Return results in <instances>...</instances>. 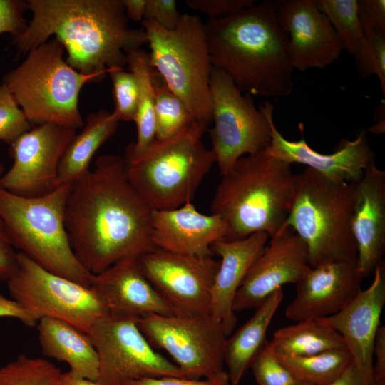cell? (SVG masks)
I'll list each match as a JSON object with an SVG mask.
<instances>
[{
	"instance_id": "obj_1",
	"label": "cell",
	"mask_w": 385,
	"mask_h": 385,
	"mask_svg": "<svg viewBox=\"0 0 385 385\" xmlns=\"http://www.w3.org/2000/svg\"><path fill=\"white\" fill-rule=\"evenodd\" d=\"M153 211L129 181L123 157L99 156L93 168L71 185L66 205L65 225L76 257L97 274L155 249Z\"/></svg>"
},
{
	"instance_id": "obj_2",
	"label": "cell",
	"mask_w": 385,
	"mask_h": 385,
	"mask_svg": "<svg viewBox=\"0 0 385 385\" xmlns=\"http://www.w3.org/2000/svg\"><path fill=\"white\" fill-rule=\"evenodd\" d=\"M33 16L14 37L18 53H28L54 36L67 51L66 63L101 79L123 68L126 53L147 43L143 29H130L122 0H28Z\"/></svg>"
},
{
	"instance_id": "obj_3",
	"label": "cell",
	"mask_w": 385,
	"mask_h": 385,
	"mask_svg": "<svg viewBox=\"0 0 385 385\" xmlns=\"http://www.w3.org/2000/svg\"><path fill=\"white\" fill-rule=\"evenodd\" d=\"M277 1L265 0L205 24L212 64L241 93L286 97L294 89L289 38L277 14Z\"/></svg>"
},
{
	"instance_id": "obj_4",
	"label": "cell",
	"mask_w": 385,
	"mask_h": 385,
	"mask_svg": "<svg viewBox=\"0 0 385 385\" xmlns=\"http://www.w3.org/2000/svg\"><path fill=\"white\" fill-rule=\"evenodd\" d=\"M291 164L265 150L239 158L222 175L212 214L227 224L222 240L242 239L256 232L270 238L284 225L296 195L299 174Z\"/></svg>"
},
{
	"instance_id": "obj_5",
	"label": "cell",
	"mask_w": 385,
	"mask_h": 385,
	"mask_svg": "<svg viewBox=\"0 0 385 385\" xmlns=\"http://www.w3.org/2000/svg\"><path fill=\"white\" fill-rule=\"evenodd\" d=\"M207 127L195 121L170 138H155L139 154L125 150L127 177L153 210L175 209L193 199L216 163L202 141Z\"/></svg>"
},
{
	"instance_id": "obj_6",
	"label": "cell",
	"mask_w": 385,
	"mask_h": 385,
	"mask_svg": "<svg viewBox=\"0 0 385 385\" xmlns=\"http://www.w3.org/2000/svg\"><path fill=\"white\" fill-rule=\"evenodd\" d=\"M71 185L26 197L0 187V217L14 248L46 270L90 287L92 274L76 257L65 225Z\"/></svg>"
},
{
	"instance_id": "obj_7",
	"label": "cell",
	"mask_w": 385,
	"mask_h": 385,
	"mask_svg": "<svg viewBox=\"0 0 385 385\" xmlns=\"http://www.w3.org/2000/svg\"><path fill=\"white\" fill-rule=\"evenodd\" d=\"M63 46L55 38L28 52L25 60L2 76L4 84L32 125L46 123L81 129L78 109L83 86L101 78L70 66Z\"/></svg>"
},
{
	"instance_id": "obj_8",
	"label": "cell",
	"mask_w": 385,
	"mask_h": 385,
	"mask_svg": "<svg viewBox=\"0 0 385 385\" xmlns=\"http://www.w3.org/2000/svg\"><path fill=\"white\" fill-rule=\"evenodd\" d=\"M355 188L356 183H337L308 168L299 174L284 225L304 242L311 267L332 260L356 264L351 226Z\"/></svg>"
},
{
	"instance_id": "obj_9",
	"label": "cell",
	"mask_w": 385,
	"mask_h": 385,
	"mask_svg": "<svg viewBox=\"0 0 385 385\" xmlns=\"http://www.w3.org/2000/svg\"><path fill=\"white\" fill-rule=\"evenodd\" d=\"M155 70L188 109L196 122H212L210 82L211 62L205 24L197 15L181 14L168 30L143 20Z\"/></svg>"
},
{
	"instance_id": "obj_10",
	"label": "cell",
	"mask_w": 385,
	"mask_h": 385,
	"mask_svg": "<svg viewBox=\"0 0 385 385\" xmlns=\"http://www.w3.org/2000/svg\"><path fill=\"white\" fill-rule=\"evenodd\" d=\"M210 89L212 150L223 175L241 157L270 146L274 106L265 101L257 107L251 95L241 93L227 73L214 67Z\"/></svg>"
},
{
	"instance_id": "obj_11",
	"label": "cell",
	"mask_w": 385,
	"mask_h": 385,
	"mask_svg": "<svg viewBox=\"0 0 385 385\" xmlns=\"http://www.w3.org/2000/svg\"><path fill=\"white\" fill-rule=\"evenodd\" d=\"M11 299L36 322L48 317L66 322L88 335L109 312L90 287L52 273L24 254L6 281Z\"/></svg>"
},
{
	"instance_id": "obj_12",
	"label": "cell",
	"mask_w": 385,
	"mask_h": 385,
	"mask_svg": "<svg viewBox=\"0 0 385 385\" xmlns=\"http://www.w3.org/2000/svg\"><path fill=\"white\" fill-rule=\"evenodd\" d=\"M137 323L150 344L165 350L186 379L205 377L230 382L223 368L228 337L222 324L210 314L192 317L149 314L138 317Z\"/></svg>"
},
{
	"instance_id": "obj_13",
	"label": "cell",
	"mask_w": 385,
	"mask_h": 385,
	"mask_svg": "<svg viewBox=\"0 0 385 385\" xmlns=\"http://www.w3.org/2000/svg\"><path fill=\"white\" fill-rule=\"evenodd\" d=\"M135 317L108 314L88 336L98 359L100 385H127L148 377L185 378L175 364L155 351Z\"/></svg>"
},
{
	"instance_id": "obj_14",
	"label": "cell",
	"mask_w": 385,
	"mask_h": 385,
	"mask_svg": "<svg viewBox=\"0 0 385 385\" xmlns=\"http://www.w3.org/2000/svg\"><path fill=\"white\" fill-rule=\"evenodd\" d=\"M139 263L175 316L210 314L211 290L220 260L155 248L139 257Z\"/></svg>"
},
{
	"instance_id": "obj_15",
	"label": "cell",
	"mask_w": 385,
	"mask_h": 385,
	"mask_svg": "<svg viewBox=\"0 0 385 385\" xmlns=\"http://www.w3.org/2000/svg\"><path fill=\"white\" fill-rule=\"evenodd\" d=\"M76 135L74 129L46 123L20 135L11 143L13 164L0 177V187L26 197L53 191L61 160Z\"/></svg>"
},
{
	"instance_id": "obj_16",
	"label": "cell",
	"mask_w": 385,
	"mask_h": 385,
	"mask_svg": "<svg viewBox=\"0 0 385 385\" xmlns=\"http://www.w3.org/2000/svg\"><path fill=\"white\" fill-rule=\"evenodd\" d=\"M310 268L304 242L290 227L283 226L245 275L235 295L233 311L256 309L284 284H296Z\"/></svg>"
},
{
	"instance_id": "obj_17",
	"label": "cell",
	"mask_w": 385,
	"mask_h": 385,
	"mask_svg": "<svg viewBox=\"0 0 385 385\" xmlns=\"http://www.w3.org/2000/svg\"><path fill=\"white\" fill-rule=\"evenodd\" d=\"M279 21L289 38L294 69H323L337 60L342 43L315 0L277 1Z\"/></svg>"
},
{
	"instance_id": "obj_18",
	"label": "cell",
	"mask_w": 385,
	"mask_h": 385,
	"mask_svg": "<svg viewBox=\"0 0 385 385\" xmlns=\"http://www.w3.org/2000/svg\"><path fill=\"white\" fill-rule=\"evenodd\" d=\"M361 279L354 262L332 260L311 267L296 283V296L285 315L294 322L332 316L362 290Z\"/></svg>"
},
{
	"instance_id": "obj_19",
	"label": "cell",
	"mask_w": 385,
	"mask_h": 385,
	"mask_svg": "<svg viewBox=\"0 0 385 385\" xmlns=\"http://www.w3.org/2000/svg\"><path fill=\"white\" fill-rule=\"evenodd\" d=\"M371 285L361 290L337 314L320 319L342 337L353 363L366 385H374V346L385 304V265L383 261L374 271Z\"/></svg>"
},
{
	"instance_id": "obj_20",
	"label": "cell",
	"mask_w": 385,
	"mask_h": 385,
	"mask_svg": "<svg viewBox=\"0 0 385 385\" xmlns=\"http://www.w3.org/2000/svg\"><path fill=\"white\" fill-rule=\"evenodd\" d=\"M271 128L272 140L266 149L271 156L291 165H305L332 181L357 183L365 170L374 163V154L364 130L353 140H341L334 153L323 154L313 150L303 137L298 141L286 139L274 121Z\"/></svg>"
},
{
	"instance_id": "obj_21",
	"label": "cell",
	"mask_w": 385,
	"mask_h": 385,
	"mask_svg": "<svg viewBox=\"0 0 385 385\" xmlns=\"http://www.w3.org/2000/svg\"><path fill=\"white\" fill-rule=\"evenodd\" d=\"M351 226L356 269L361 278L367 277L384 261L385 250V172L375 163L356 183Z\"/></svg>"
},
{
	"instance_id": "obj_22",
	"label": "cell",
	"mask_w": 385,
	"mask_h": 385,
	"mask_svg": "<svg viewBox=\"0 0 385 385\" xmlns=\"http://www.w3.org/2000/svg\"><path fill=\"white\" fill-rule=\"evenodd\" d=\"M90 288L101 299L109 314L175 316L144 275L139 257L123 259L92 274Z\"/></svg>"
},
{
	"instance_id": "obj_23",
	"label": "cell",
	"mask_w": 385,
	"mask_h": 385,
	"mask_svg": "<svg viewBox=\"0 0 385 385\" xmlns=\"http://www.w3.org/2000/svg\"><path fill=\"white\" fill-rule=\"evenodd\" d=\"M227 226L218 215H205L192 202L172 210H153L151 240L155 248L170 252L212 256L211 245L224 239Z\"/></svg>"
},
{
	"instance_id": "obj_24",
	"label": "cell",
	"mask_w": 385,
	"mask_h": 385,
	"mask_svg": "<svg viewBox=\"0 0 385 385\" xmlns=\"http://www.w3.org/2000/svg\"><path fill=\"white\" fill-rule=\"evenodd\" d=\"M269 238L265 232H256L242 239H222L211 245L212 255L221 260L212 287L210 314L222 324L227 337L237 323L232 309L235 295Z\"/></svg>"
},
{
	"instance_id": "obj_25",
	"label": "cell",
	"mask_w": 385,
	"mask_h": 385,
	"mask_svg": "<svg viewBox=\"0 0 385 385\" xmlns=\"http://www.w3.org/2000/svg\"><path fill=\"white\" fill-rule=\"evenodd\" d=\"M36 325L44 356L66 362L73 375L97 381L98 356L87 334L66 322L53 318H41Z\"/></svg>"
},
{
	"instance_id": "obj_26",
	"label": "cell",
	"mask_w": 385,
	"mask_h": 385,
	"mask_svg": "<svg viewBox=\"0 0 385 385\" xmlns=\"http://www.w3.org/2000/svg\"><path fill=\"white\" fill-rule=\"evenodd\" d=\"M284 297L282 288L277 289L256 308L254 315L231 337L227 338L224 362L230 383L237 385L251 361L266 342L270 324Z\"/></svg>"
},
{
	"instance_id": "obj_27",
	"label": "cell",
	"mask_w": 385,
	"mask_h": 385,
	"mask_svg": "<svg viewBox=\"0 0 385 385\" xmlns=\"http://www.w3.org/2000/svg\"><path fill=\"white\" fill-rule=\"evenodd\" d=\"M118 124L112 112L103 109L86 117L81 132L73 138L61 160L57 186L72 185L90 170L94 154L113 135Z\"/></svg>"
},
{
	"instance_id": "obj_28",
	"label": "cell",
	"mask_w": 385,
	"mask_h": 385,
	"mask_svg": "<svg viewBox=\"0 0 385 385\" xmlns=\"http://www.w3.org/2000/svg\"><path fill=\"white\" fill-rule=\"evenodd\" d=\"M318 9L329 20L338 37L354 58L363 78L374 75L372 53L357 16V0H315Z\"/></svg>"
},
{
	"instance_id": "obj_29",
	"label": "cell",
	"mask_w": 385,
	"mask_h": 385,
	"mask_svg": "<svg viewBox=\"0 0 385 385\" xmlns=\"http://www.w3.org/2000/svg\"><path fill=\"white\" fill-rule=\"evenodd\" d=\"M126 65L136 79L138 100L134 120L137 127V140L129 144L125 150L137 155L144 150L155 138L154 111L155 70L151 63L149 53L140 48L126 53Z\"/></svg>"
},
{
	"instance_id": "obj_30",
	"label": "cell",
	"mask_w": 385,
	"mask_h": 385,
	"mask_svg": "<svg viewBox=\"0 0 385 385\" xmlns=\"http://www.w3.org/2000/svg\"><path fill=\"white\" fill-rule=\"evenodd\" d=\"M278 329L270 341L277 353L307 356L346 348L342 336L320 319L296 322Z\"/></svg>"
},
{
	"instance_id": "obj_31",
	"label": "cell",
	"mask_w": 385,
	"mask_h": 385,
	"mask_svg": "<svg viewBox=\"0 0 385 385\" xmlns=\"http://www.w3.org/2000/svg\"><path fill=\"white\" fill-rule=\"evenodd\" d=\"M275 353L279 360L297 378L312 385H331L353 363V357L346 348L307 356Z\"/></svg>"
},
{
	"instance_id": "obj_32",
	"label": "cell",
	"mask_w": 385,
	"mask_h": 385,
	"mask_svg": "<svg viewBox=\"0 0 385 385\" xmlns=\"http://www.w3.org/2000/svg\"><path fill=\"white\" fill-rule=\"evenodd\" d=\"M154 90L155 138H170L195 121L184 103L170 90L156 71Z\"/></svg>"
},
{
	"instance_id": "obj_33",
	"label": "cell",
	"mask_w": 385,
	"mask_h": 385,
	"mask_svg": "<svg viewBox=\"0 0 385 385\" xmlns=\"http://www.w3.org/2000/svg\"><path fill=\"white\" fill-rule=\"evenodd\" d=\"M61 373L46 359L20 354L0 366V385H58Z\"/></svg>"
},
{
	"instance_id": "obj_34",
	"label": "cell",
	"mask_w": 385,
	"mask_h": 385,
	"mask_svg": "<svg viewBox=\"0 0 385 385\" xmlns=\"http://www.w3.org/2000/svg\"><path fill=\"white\" fill-rule=\"evenodd\" d=\"M250 368L259 385H312L297 378L279 360L271 342H265Z\"/></svg>"
},
{
	"instance_id": "obj_35",
	"label": "cell",
	"mask_w": 385,
	"mask_h": 385,
	"mask_svg": "<svg viewBox=\"0 0 385 385\" xmlns=\"http://www.w3.org/2000/svg\"><path fill=\"white\" fill-rule=\"evenodd\" d=\"M112 96L115 109L112 112L120 122L134 121L136 117L138 89L134 75L123 68L111 71Z\"/></svg>"
},
{
	"instance_id": "obj_36",
	"label": "cell",
	"mask_w": 385,
	"mask_h": 385,
	"mask_svg": "<svg viewBox=\"0 0 385 385\" xmlns=\"http://www.w3.org/2000/svg\"><path fill=\"white\" fill-rule=\"evenodd\" d=\"M31 129V123L8 88L0 84V141L11 143Z\"/></svg>"
},
{
	"instance_id": "obj_37",
	"label": "cell",
	"mask_w": 385,
	"mask_h": 385,
	"mask_svg": "<svg viewBox=\"0 0 385 385\" xmlns=\"http://www.w3.org/2000/svg\"><path fill=\"white\" fill-rule=\"evenodd\" d=\"M357 16L366 38L385 35L384 0H357Z\"/></svg>"
},
{
	"instance_id": "obj_38",
	"label": "cell",
	"mask_w": 385,
	"mask_h": 385,
	"mask_svg": "<svg viewBox=\"0 0 385 385\" xmlns=\"http://www.w3.org/2000/svg\"><path fill=\"white\" fill-rule=\"evenodd\" d=\"M27 9V1L0 0V34H10L14 37L21 34L28 25L24 16Z\"/></svg>"
},
{
	"instance_id": "obj_39",
	"label": "cell",
	"mask_w": 385,
	"mask_h": 385,
	"mask_svg": "<svg viewBox=\"0 0 385 385\" xmlns=\"http://www.w3.org/2000/svg\"><path fill=\"white\" fill-rule=\"evenodd\" d=\"M255 4V0H187L186 4L209 19L222 18Z\"/></svg>"
},
{
	"instance_id": "obj_40",
	"label": "cell",
	"mask_w": 385,
	"mask_h": 385,
	"mask_svg": "<svg viewBox=\"0 0 385 385\" xmlns=\"http://www.w3.org/2000/svg\"><path fill=\"white\" fill-rule=\"evenodd\" d=\"M180 15L175 0H147L143 20L171 30L175 28Z\"/></svg>"
},
{
	"instance_id": "obj_41",
	"label": "cell",
	"mask_w": 385,
	"mask_h": 385,
	"mask_svg": "<svg viewBox=\"0 0 385 385\" xmlns=\"http://www.w3.org/2000/svg\"><path fill=\"white\" fill-rule=\"evenodd\" d=\"M0 217V281H7L16 267V254Z\"/></svg>"
},
{
	"instance_id": "obj_42",
	"label": "cell",
	"mask_w": 385,
	"mask_h": 385,
	"mask_svg": "<svg viewBox=\"0 0 385 385\" xmlns=\"http://www.w3.org/2000/svg\"><path fill=\"white\" fill-rule=\"evenodd\" d=\"M370 46L374 64V75L380 82L383 96L385 95V35H375L366 38Z\"/></svg>"
},
{
	"instance_id": "obj_43",
	"label": "cell",
	"mask_w": 385,
	"mask_h": 385,
	"mask_svg": "<svg viewBox=\"0 0 385 385\" xmlns=\"http://www.w3.org/2000/svg\"><path fill=\"white\" fill-rule=\"evenodd\" d=\"M230 382L210 379H190L177 376L148 377L131 381L127 385H230Z\"/></svg>"
},
{
	"instance_id": "obj_44",
	"label": "cell",
	"mask_w": 385,
	"mask_h": 385,
	"mask_svg": "<svg viewBox=\"0 0 385 385\" xmlns=\"http://www.w3.org/2000/svg\"><path fill=\"white\" fill-rule=\"evenodd\" d=\"M374 355L376 362L373 364V377L374 385H385V327L378 329L374 346Z\"/></svg>"
},
{
	"instance_id": "obj_45",
	"label": "cell",
	"mask_w": 385,
	"mask_h": 385,
	"mask_svg": "<svg viewBox=\"0 0 385 385\" xmlns=\"http://www.w3.org/2000/svg\"><path fill=\"white\" fill-rule=\"evenodd\" d=\"M0 317H12L19 319L28 327H33L36 322L14 300L9 299L0 294Z\"/></svg>"
},
{
	"instance_id": "obj_46",
	"label": "cell",
	"mask_w": 385,
	"mask_h": 385,
	"mask_svg": "<svg viewBox=\"0 0 385 385\" xmlns=\"http://www.w3.org/2000/svg\"><path fill=\"white\" fill-rule=\"evenodd\" d=\"M127 19L143 21L147 0H122Z\"/></svg>"
},
{
	"instance_id": "obj_47",
	"label": "cell",
	"mask_w": 385,
	"mask_h": 385,
	"mask_svg": "<svg viewBox=\"0 0 385 385\" xmlns=\"http://www.w3.org/2000/svg\"><path fill=\"white\" fill-rule=\"evenodd\" d=\"M331 385H366L364 379L352 363L341 376Z\"/></svg>"
},
{
	"instance_id": "obj_48",
	"label": "cell",
	"mask_w": 385,
	"mask_h": 385,
	"mask_svg": "<svg viewBox=\"0 0 385 385\" xmlns=\"http://www.w3.org/2000/svg\"><path fill=\"white\" fill-rule=\"evenodd\" d=\"M58 385H100L97 381L77 376L69 371L61 373Z\"/></svg>"
},
{
	"instance_id": "obj_49",
	"label": "cell",
	"mask_w": 385,
	"mask_h": 385,
	"mask_svg": "<svg viewBox=\"0 0 385 385\" xmlns=\"http://www.w3.org/2000/svg\"><path fill=\"white\" fill-rule=\"evenodd\" d=\"M4 166L2 163L0 161V177L4 174Z\"/></svg>"
}]
</instances>
